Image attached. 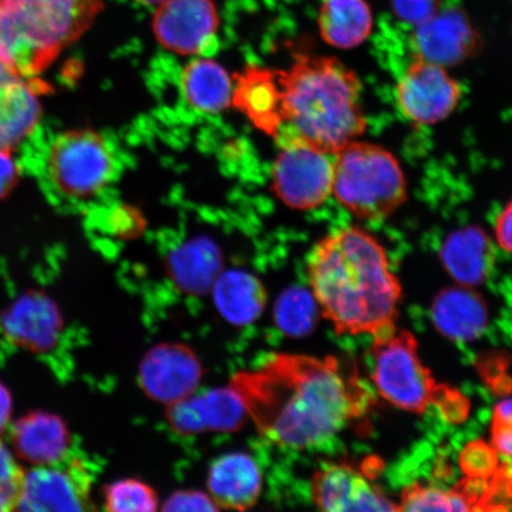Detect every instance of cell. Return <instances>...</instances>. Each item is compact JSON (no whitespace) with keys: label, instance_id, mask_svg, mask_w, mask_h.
I'll return each instance as SVG.
<instances>
[{"label":"cell","instance_id":"cell-1","mask_svg":"<svg viewBox=\"0 0 512 512\" xmlns=\"http://www.w3.org/2000/svg\"><path fill=\"white\" fill-rule=\"evenodd\" d=\"M229 387L261 435L299 451L328 443L375 403L357 370L335 356L277 352L236 373Z\"/></svg>","mask_w":512,"mask_h":512},{"label":"cell","instance_id":"cell-2","mask_svg":"<svg viewBox=\"0 0 512 512\" xmlns=\"http://www.w3.org/2000/svg\"><path fill=\"white\" fill-rule=\"evenodd\" d=\"M311 293L338 336H375L395 328L402 285L382 243L360 227L334 230L307 260Z\"/></svg>","mask_w":512,"mask_h":512},{"label":"cell","instance_id":"cell-3","mask_svg":"<svg viewBox=\"0 0 512 512\" xmlns=\"http://www.w3.org/2000/svg\"><path fill=\"white\" fill-rule=\"evenodd\" d=\"M275 72L283 118L277 139L297 137L335 156L366 131L362 82L335 57L297 55Z\"/></svg>","mask_w":512,"mask_h":512},{"label":"cell","instance_id":"cell-4","mask_svg":"<svg viewBox=\"0 0 512 512\" xmlns=\"http://www.w3.org/2000/svg\"><path fill=\"white\" fill-rule=\"evenodd\" d=\"M104 0H0V55L36 72L92 24Z\"/></svg>","mask_w":512,"mask_h":512},{"label":"cell","instance_id":"cell-5","mask_svg":"<svg viewBox=\"0 0 512 512\" xmlns=\"http://www.w3.org/2000/svg\"><path fill=\"white\" fill-rule=\"evenodd\" d=\"M331 195L357 219L380 221L406 202L407 178L392 152L354 140L334 156Z\"/></svg>","mask_w":512,"mask_h":512},{"label":"cell","instance_id":"cell-6","mask_svg":"<svg viewBox=\"0 0 512 512\" xmlns=\"http://www.w3.org/2000/svg\"><path fill=\"white\" fill-rule=\"evenodd\" d=\"M373 337L370 380L381 398L414 414H424L437 405L445 387L435 382L422 363L419 342L412 332L395 326Z\"/></svg>","mask_w":512,"mask_h":512},{"label":"cell","instance_id":"cell-7","mask_svg":"<svg viewBox=\"0 0 512 512\" xmlns=\"http://www.w3.org/2000/svg\"><path fill=\"white\" fill-rule=\"evenodd\" d=\"M114 156L101 134L76 130L61 134L47 158L50 182L64 196L89 198L104 190L114 176Z\"/></svg>","mask_w":512,"mask_h":512},{"label":"cell","instance_id":"cell-8","mask_svg":"<svg viewBox=\"0 0 512 512\" xmlns=\"http://www.w3.org/2000/svg\"><path fill=\"white\" fill-rule=\"evenodd\" d=\"M272 169V190L293 210L316 209L328 201L334 177V156L297 137H281Z\"/></svg>","mask_w":512,"mask_h":512},{"label":"cell","instance_id":"cell-9","mask_svg":"<svg viewBox=\"0 0 512 512\" xmlns=\"http://www.w3.org/2000/svg\"><path fill=\"white\" fill-rule=\"evenodd\" d=\"M463 98L458 80L439 63L415 55L395 86L396 106L409 124L418 127L443 123Z\"/></svg>","mask_w":512,"mask_h":512},{"label":"cell","instance_id":"cell-10","mask_svg":"<svg viewBox=\"0 0 512 512\" xmlns=\"http://www.w3.org/2000/svg\"><path fill=\"white\" fill-rule=\"evenodd\" d=\"M91 476L80 460L38 465L25 473L21 510H91Z\"/></svg>","mask_w":512,"mask_h":512},{"label":"cell","instance_id":"cell-11","mask_svg":"<svg viewBox=\"0 0 512 512\" xmlns=\"http://www.w3.org/2000/svg\"><path fill=\"white\" fill-rule=\"evenodd\" d=\"M219 15L211 0H163L153 16L152 29L160 46L172 53H203L215 40Z\"/></svg>","mask_w":512,"mask_h":512},{"label":"cell","instance_id":"cell-12","mask_svg":"<svg viewBox=\"0 0 512 512\" xmlns=\"http://www.w3.org/2000/svg\"><path fill=\"white\" fill-rule=\"evenodd\" d=\"M202 374V364L194 351L183 344L164 343L143 358L139 381L149 398L170 406L194 394Z\"/></svg>","mask_w":512,"mask_h":512},{"label":"cell","instance_id":"cell-13","mask_svg":"<svg viewBox=\"0 0 512 512\" xmlns=\"http://www.w3.org/2000/svg\"><path fill=\"white\" fill-rule=\"evenodd\" d=\"M310 496L312 503L323 511H400L398 504L347 464L324 465L313 473Z\"/></svg>","mask_w":512,"mask_h":512},{"label":"cell","instance_id":"cell-14","mask_svg":"<svg viewBox=\"0 0 512 512\" xmlns=\"http://www.w3.org/2000/svg\"><path fill=\"white\" fill-rule=\"evenodd\" d=\"M248 414L232 388L211 390L169 406L166 419L175 432L183 435L204 431H235Z\"/></svg>","mask_w":512,"mask_h":512},{"label":"cell","instance_id":"cell-15","mask_svg":"<svg viewBox=\"0 0 512 512\" xmlns=\"http://www.w3.org/2000/svg\"><path fill=\"white\" fill-rule=\"evenodd\" d=\"M413 38L416 55L446 68L470 56L478 43L475 30L458 10L435 12L416 25Z\"/></svg>","mask_w":512,"mask_h":512},{"label":"cell","instance_id":"cell-16","mask_svg":"<svg viewBox=\"0 0 512 512\" xmlns=\"http://www.w3.org/2000/svg\"><path fill=\"white\" fill-rule=\"evenodd\" d=\"M208 494L219 509H252L262 494L264 478L258 463L247 453L224 454L210 465Z\"/></svg>","mask_w":512,"mask_h":512},{"label":"cell","instance_id":"cell-17","mask_svg":"<svg viewBox=\"0 0 512 512\" xmlns=\"http://www.w3.org/2000/svg\"><path fill=\"white\" fill-rule=\"evenodd\" d=\"M431 318L439 334L456 343H469L482 336L489 324V307L473 287L444 288L434 298Z\"/></svg>","mask_w":512,"mask_h":512},{"label":"cell","instance_id":"cell-18","mask_svg":"<svg viewBox=\"0 0 512 512\" xmlns=\"http://www.w3.org/2000/svg\"><path fill=\"white\" fill-rule=\"evenodd\" d=\"M233 106L261 132L275 139L283 127L277 72L249 66L235 78Z\"/></svg>","mask_w":512,"mask_h":512},{"label":"cell","instance_id":"cell-19","mask_svg":"<svg viewBox=\"0 0 512 512\" xmlns=\"http://www.w3.org/2000/svg\"><path fill=\"white\" fill-rule=\"evenodd\" d=\"M440 260L458 285L479 286L488 280L494 270V246L482 229H460L448 236L441 246Z\"/></svg>","mask_w":512,"mask_h":512},{"label":"cell","instance_id":"cell-20","mask_svg":"<svg viewBox=\"0 0 512 512\" xmlns=\"http://www.w3.org/2000/svg\"><path fill=\"white\" fill-rule=\"evenodd\" d=\"M42 102L36 86L16 78L0 86V147L11 150L36 130Z\"/></svg>","mask_w":512,"mask_h":512},{"label":"cell","instance_id":"cell-21","mask_svg":"<svg viewBox=\"0 0 512 512\" xmlns=\"http://www.w3.org/2000/svg\"><path fill=\"white\" fill-rule=\"evenodd\" d=\"M319 34L329 46L350 50L362 46L374 28L367 0H324L318 15Z\"/></svg>","mask_w":512,"mask_h":512},{"label":"cell","instance_id":"cell-22","mask_svg":"<svg viewBox=\"0 0 512 512\" xmlns=\"http://www.w3.org/2000/svg\"><path fill=\"white\" fill-rule=\"evenodd\" d=\"M211 290L221 316L227 322L239 326L255 322L264 312L267 303L264 284L245 271L221 273Z\"/></svg>","mask_w":512,"mask_h":512},{"label":"cell","instance_id":"cell-23","mask_svg":"<svg viewBox=\"0 0 512 512\" xmlns=\"http://www.w3.org/2000/svg\"><path fill=\"white\" fill-rule=\"evenodd\" d=\"M184 99L196 111L219 114L233 105L234 83L220 63L196 59L187 64L181 76Z\"/></svg>","mask_w":512,"mask_h":512},{"label":"cell","instance_id":"cell-24","mask_svg":"<svg viewBox=\"0 0 512 512\" xmlns=\"http://www.w3.org/2000/svg\"><path fill=\"white\" fill-rule=\"evenodd\" d=\"M170 274L181 290L201 294L213 287L221 274L219 249L208 240H195L170 256Z\"/></svg>","mask_w":512,"mask_h":512},{"label":"cell","instance_id":"cell-25","mask_svg":"<svg viewBox=\"0 0 512 512\" xmlns=\"http://www.w3.org/2000/svg\"><path fill=\"white\" fill-rule=\"evenodd\" d=\"M15 444L23 457L38 465L66 457L68 435L59 420L47 416L25 419L15 427Z\"/></svg>","mask_w":512,"mask_h":512},{"label":"cell","instance_id":"cell-26","mask_svg":"<svg viewBox=\"0 0 512 512\" xmlns=\"http://www.w3.org/2000/svg\"><path fill=\"white\" fill-rule=\"evenodd\" d=\"M318 311L311 292L302 287L288 288L275 303V324L287 336L303 337L315 329Z\"/></svg>","mask_w":512,"mask_h":512},{"label":"cell","instance_id":"cell-27","mask_svg":"<svg viewBox=\"0 0 512 512\" xmlns=\"http://www.w3.org/2000/svg\"><path fill=\"white\" fill-rule=\"evenodd\" d=\"M400 511H472L464 492L457 488L443 490L437 486L415 482L401 492Z\"/></svg>","mask_w":512,"mask_h":512},{"label":"cell","instance_id":"cell-28","mask_svg":"<svg viewBox=\"0 0 512 512\" xmlns=\"http://www.w3.org/2000/svg\"><path fill=\"white\" fill-rule=\"evenodd\" d=\"M104 503L111 512H151L158 510L159 498L143 480L126 478L106 486Z\"/></svg>","mask_w":512,"mask_h":512},{"label":"cell","instance_id":"cell-29","mask_svg":"<svg viewBox=\"0 0 512 512\" xmlns=\"http://www.w3.org/2000/svg\"><path fill=\"white\" fill-rule=\"evenodd\" d=\"M25 472L12 456L8 446L0 441V512L21 507Z\"/></svg>","mask_w":512,"mask_h":512},{"label":"cell","instance_id":"cell-30","mask_svg":"<svg viewBox=\"0 0 512 512\" xmlns=\"http://www.w3.org/2000/svg\"><path fill=\"white\" fill-rule=\"evenodd\" d=\"M459 465L466 477L475 479H494L501 470L494 446L480 439L464 446L460 452Z\"/></svg>","mask_w":512,"mask_h":512},{"label":"cell","instance_id":"cell-31","mask_svg":"<svg viewBox=\"0 0 512 512\" xmlns=\"http://www.w3.org/2000/svg\"><path fill=\"white\" fill-rule=\"evenodd\" d=\"M491 445L498 454L512 458V399L499 401L491 419Z\"/></svg>","mask_w":512,"mask_h":512},{"label":"cell","instance_id":"cell-32","mask_svg":"<svg viewBox=\"0 0 512 512\" xmlns=\"http://www.w3.org/2000/svg\"><path fill=\"white\" fill-rule=\"evenodd\" d=\"M163 511H217V505L207 492L181 490L169 496L164 502Z\"/></svg>","mask_w":512,"mask_h":512},{"label":"cell","instance_id":"cell-33","mask_svg":"<svg viewBox=\"0 0 512 512\" xmlns=\"http://www.w3.org/2000/svg\"><path fill=\"white\" fill-rule=\"evenodd\" d=\"M396 14L403 21L418 25L439 11V0H393Z\"/></svg>","mask_w":512,"mask_h":512},{"label":"cell","instance_id":"cell-34","mask_svg":"<svg viewBox=\"0 0 512 512\" xmlns=\"http://www.w3.org/2000/svg\"><path fill=\"white\" fill-rule=\"evenodd\" d=\"M19 168L11 150L0 147V198L9 194L18 181Z\"/></svg>","mask_w":512,"mask_h":512},{"label":"cell","instance_id":"cell-35","mask_svg":"<svg viewBox=\"0 0 512 512\" xmlns=\"http://www.w3.org/2000/svg\"><path fill=\"white\" fill-rule=\"evenodd\" d=\"M494 229L497 245L512 255V200L499 211Z\"/></svg>","mask_w":512,"mask_h":512},{"label":"cell","instance_id":"cell-36","mask_svg":"<svg viewBox=\"0 0 512 512\" xmlns=\"http://www.w3.org/2000/svg\"><path fill=\"white\" fill-rule=\"evenodd\" d=\"M11 416V399L8 390L0 384V433L8 427Z\"/></svg>","mask_w":512,"mask_h":512},{"label":"cell","instance_id":"cell-37","mask_svg":"<svg viewBox=\"0 0 512 512\" xmlns=\"http://www.w3.org/2000/svg\"><path fill=\"white\" fill-rule=\"evenodd\" d=\"M18 76L16 70L12 68L11 64L0 55V86L4 83L16 78Z\"/></svg>","mask_w":512,"mask_h":512},{"label":"cell","instance_id":"cell-38","mask_svg":"<svg viewBox=\"0 0 512 512\" xmlns=\"http://www.w3.org/2000/svg\"><path fill=\"white\" fill-rule=\"evenodd\" d=\"M139 3H143L146 5H158L163 2V0H137Z\"/></svg>","mask_w":512,"mask_h":512}]
</instances>
